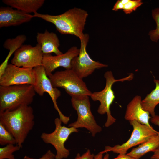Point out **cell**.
<instances>
[{"label": "cell", "mask_w": 159, "mask_h": 159, "mask_svg": "<svg viewBox=\"0 0 159 159\" xmlns=\"http://www.w3.org/2000/svg\"><path fill=\"white\" fill-rule=\"evenodd\" d=\"M34 118L33 109L29 105L0 112V122L13 136L16 145L21 148L34 125Z\"/></svg>", "instance_id": "obj_1"}, {"label": "cell", "mask_w": 159, "mask_h": 159, "mask_svg": "<svg viewBox=\"0 0 159 159\" xmlns=\"http://www.w3.org/2000/svg\"><path fill=\"white\" fill-rule=\"evenodd\" d=\"M33 16L34 17L53 24L61 34L74 35L80 39L84 35L83 32L88 14L84 9L74 7L59 15H51L37 12Z\"/></svg>", "instance_id": "obj_2"}, {"label": "cell", "mask_w": 159, "mask_h": 159, "mask_svg": "<svg viewBox=\"0 0 159 159\" xmlns=\"http://www.w3.org/2000/svg\"><path fill=\"white\" fill-rule=\"evenodd\" d=\"M35 94L34 86L31 85L0 86V112L29 105Z\"/></svg>", "instance_id": "obj_3"}, {"label": "cell", "mask_w": 159, "mask_h": 159, "mask_svg": "<svg viewBox=\"0 0 159 159\" xmlns=\"http://www.w3.org/2000/svg\"><path fill=\"white\" fill-rule=\"evenodd\" d=\"M134 74L130 73L129 75L123 78L116 79L111 71H107L105 73L104 76L106 79V85L102 91L92 93L90 97L94 101H98L100 104L97 110L98 113L100 115L106 114L107 118L105 126L109 127L114 123L116 119L111 115L110 107L113 103L115 96L112 89V86L117 82H123L125 81H130L134 77Z\"/></svg>", "instance_id": "obj_4"}, {"label": "cell", "mask_w": 159, "mask_h": 159, "mask_svg": "<svg viewBox=\"0 0 159 159\" xmlns=\"http://www.w3.org/2000/svg\"><path fill=\"white\" fill-rule=\"evenodd\" d=\"M71 97V104L76 111L77 120L69 124L68 127L76 129L85 128L88 130L92 137H95L102 130V128L97 123L91 110L89 96L76 95Z\"/></svg>", "instance_id": "obj_5"}, {"label": "cell", "mask_w": 159, "mask_h": 159, "mask_svg": "<svg viewBox=\"0 0 159 159\" xmlns=\"http://www.w3.org/2000/svg\"><path fill=\"white\" fill-rule=\"evenodd\" d=\"M48 77L54 87L64 89L71 96L76 95L90 96L92 93L82 79L71 69L57 71Z\"/></svg>", "instance_id": "obj_6"}, {"label": "cell", "mask_w": 159, "mask_h": 159, "mask_svg": "<svg viewBox=\"0 0 159 159\" xmlns=\"http://www.w3.org/2000/svg\"><path fill=\"white\" fill-rule=\"evenodd\" d=\"M54 130L50 133H42L40 138L46 144L52 145L56 151L55 159L67 158L70 154L69 150L64 146V143L69 136L73 133L77 132L79 130L73 127H67L62 125L59 118L54 120Z\"/></svg>", "instance_id": "obj_7"}, {"label": "cell", "mask_w": 159, "mask_h": 159, "mask_svg": "<svg viewBox=\"0 0 159 159\" xmlns=\"http://www.w3.org/2000/svg\"><path fill=\"white\" fill-rule=\"evenodd\" d=\"M129 123L133 129L128 140L121 145H117L113 147L105 146L103 150L104 153L112 151L120 155L125 154L129 149L143 143L154 136L159 135V132L153 128L136 121H130Z\"/></svg>", "instance_id": "obj_8"}, {"label": "cell", "mask_w": 159, "mask_h": 159, "mask_svg": "<svg viewBox=\"0 0 159 159\" xmlns=\"http://www.w3.org/2000/svg\"><path fill=\"white\" fill-rule=\"evenodd\" d=\"M89 39L87 34H84L80 39V46L78 55L71 62V69L81 79L91 74L96 69L107 67L108 65L92 59L87 52L86 47Z\"/></svg>", "instance_id": "obj_9"}, {"label": "cell", "mask_w": 159, "mask_h": 159, "mask_svg": "<svg viewBox=\"0 0 159 159\" xmlns=\"http://www.w3.org/2000/svg\"><path fill=\"white\" fill-rule=\"evenodd\" d=\"M33 69L35 76V82L33 86L36 93L40 96H42L45 92L49 95L54 107L59 114V119L63 124H67L70 120L69 117L64 115L62 112L57 103V100L61 95L60 91L57 88L53 87L42 65L35 67Z\"/></svg>", "instance_id": "obj_10"}, {"label": "cell", "mask_w": 159, "mask_h": 159, "mask_svg": "<svg viewBox=\"0 0 159 159\" xmlns=\"http://www.w3.org/2000/svg\"><path fill=\"white\" fill-rule=\"evenodd\" d=\"M40 45H22L14 53L11 64L16 66L33 69L42 65L43 57Z\"/></svg>", "instance_id": "obj_11"}, {"label": "cell", "mask_w": 159, "mask_h": 159, "mask_svg": "<svg viewBox=\"0 0 159 159\" xmlns=\"http://www.w3.org/2000/svg\"><path fill=\"white\" fill-rule=\"evenodd\" d=\"M35 76L33 69L8 64L0 76V86L29 84L34 85Z\"/></svg>", "instance_id": "obj_12"}, {"label": "cell", "mask_w": 159, "mask_h": 159, "mask_svg": "<svg viewBox=\"0 0 159 159\" xmlns=\"http://www.w3.org/2000/svg\"><path fill=\"white\" fill-rule=\"evenodd\" d=\"M80 49L76 46L69 48L65 53L59 55L52 56L51 54H44L42 66L48 77L56 69L62 67L66 69H71L72 59L79 54Z\"/></svg>", "instance_id": "obj_13"}, {"label": "cell", "mask_w": 159, "mask_h": 159, "mask_svg": "<svg viewBox=\"0 0 159 159\" xmlns=\"http://www.w3.org/2000/svg\"><path fill=\"white\" fill-rule=\"evenodd\" d=\"M33 15L10 7L0 8V27L16 26L28 22L34 18Z\"/></svg>", "instance_id": "obj_14"}, {"label": "cell", "mask_w": 159, "mask_h": 159, "mask_svg": "<svg viewBox=\"0 0 159 159\" xmlns=\"http://www.w3.org/2000/svg\"><path fill=\"white\" fill-rule=\"evenodd\" d=\"M141 97L139 95L135 96L128 104L124 118L129 122L136 121L139 123L146 125L153 128L149 123V120L151 117L149 113L144 110L142 107Z\"/></svg>", "instance_id": "obj_15"}, {"label": "cell", "mask_w": 159, "mask_h": 159, "mask_svg": "<svg viewBox=\"0 0 159 159\" xmlns=\"http://www.w3.org/2000/svg\"><path fill=\"white\" fill-rule=\"evenodd\" d=\"M36 39L37 43L41 46L43 54L53 53L56 55H59L63 53L59 49L60 42L55 33L46 29L43 33H38Z\"/></svg>", "instance_id": "obj_16"}, {"label": "cell", "mask_w": 159, "mask_h": 159, "mask_svg": "<svg viewBox=\"0 0 159 159\" xmlns=\"http://www.w3.org/2000/svg\"><path fill=\"white\" fill-rule=\"evenodd\" d=\"M7 6L27 14L37 12L44 4V0H3Z\"/></svg>", "instance_id": "obj_17"}, {"label": "cell", "mask_w": 159, "mask_h": 159, "mask_svg": "<svg viewBox=\"0 0 159 159\" xmlns=\"http://www.w3.org/2000/svg\"><path fill=\"white\" fill-rule=\"evenodd\" d=\"M159 147V135H157L133 148L126 154L135 159H140L148 152H154Z\"/></svg>", "instance_id": "obj_18"}, {"label": "cell", "mask_w": 159, "mask_h": 159, "mask_svg": "<svg viewBox=\"0 0 159 159\" xmlns=\"http://www.w3.org/2000/svg\"><path fill=\"white\" fill-rule=\"evenodd\" d=\"M153 81L155 84V88L148 94L141 102L143 108L148 112L151 117L156 115L155 109L159 104V80L154 78Z\"/></svg>", "instance_id": "obj_19"}, {"label": "cell", "mask_w": 159, "mask_h": 159, "mask_svg": "<svg viewBox=\"0 0 159 159\" xmlns=\"http://www.w3.org/2000/svg\"><path fill=\"white\" fill-rule=\"evenodd\" d=\"M26 39V36L21 34L13 39H8L4 42L3 47L9 50V54L4 61L0 66V76L4 72L7 66L9 60L13 53L19 48Z\"/></svg>", "instance_id": "obj_20"}, {"label": "cell", "mask_w": 159, "mask_h": 159, "mask_svg": "<svg viewBox=\"0 0 159 159\" xmlns=\"http://www.w3.org/2000/svg\"><path fill=\"white\" fill-rule=\"evenodd\" d=\"M9 144H16V140L11 133L0 122V144L4 145Z\"/></svg>", "instance_id": "obj_21"}, {"label": "cell", "mask_w": 159, "mask_h": 159, "mask_svg": "<svg viewBox=\"0 0 159 159\" xmlns=\"http://www.w3.org/2000/svg\"><path fill=\"white\" fill-rule=\"evenodd\" d=\"M12 144H8L0 148V159H15L13 153L21 148L19 146Z\"/></svg>", "instance_id": "obj_22"}, {"label": "cell", "mask_w": 159, "mask_h": 159, "mask_svg": "<svg viewBox=\"0 0 159 159\" xmlns=\"http://www.w3.org/2000/svg\"><path fill=\"white\" fill-rule=\"evenodd\" d=\"M152 15L156 22V27L155 29L150 30L148 35L152 41L157 42L159 40V8H155L152 10Z\"/></svg>", "instance_id": "obj_23"}, {"label": "cell", "mask_w": 159, "mask_h": 159, "mask_svg": "<svg viewBox=\"0 0 159 159\" xmlns=\"http://www.w3.org/2000/svg\"><path fill=\"white\" fill-rule=\"evenodd\" d=\"M143 4L141 0H128L124 5L122 9L126 14H130L136 10Z\"/></svg>", "instance_id": "obj_24"}, {"label": "cell", "mask_w": 159, "mask_h": 159, "mask_svg": "<svg viewBox=\"0 0 159 159\" xmlns=\"http://www.w3.org/2000/svg\"><path fill=\"white\" fill-rule=\"evenodd\" d=\"M95 155L94 154L91 153L90 150L88 149L82 155L80 153H78L74 159H93Z\"/></svg>", "instance_id": "obj_25"}, {"label": "cell", "mask_w": 159, "mask_h": 159, "mask_svg": "<svg viewBox=\"0 0 159 159\" xmlns=\"http://www.w3.org/2000/svg\"><path fill=\"white\" fill-rule=\"evenodd\" d=\"M128 0H118L115 3L112 8V10L117 11L120 9H123L124 5Z\"/></svg>", "instance_id": "obj_26"}, {"label": "cell", "mask_w": 159, "mask_h": 159, "mask_svg": "<svg viewBox=\"0 0 159 159\" xmlns=\"http://www.w3.org/2000/svg\"><path fill=\"white\" fill-rule=\"evenodd\" d=\"M55 155L51 150H49L41 158L38 159H55Z\"/></svg>", "instance_id": "obj_27"}, {"label": "cell", "mask_w": 159, "mask_h": 159, "mask_svg": "<svg viewBox=\"0 0 159 159\" xmlns=\"http://www.w3.org/2000/svg\"><path fill=\"white\" fill-rule=\"evenodd\" d=\"M104 153L103 151L100 152L95 155L93 159H109V154L106 153L103 156V155Z\"/></svg>", "instance_id": "obj_28"}, {"label": "cell", "mask_w": 159, "mask_h": 159, "mask_svg": "<svg viewBox=\"0 0 159 159\" xmlns=\"http://www.w3.org/2000/svg\"><path fill=\"white\" fill-rule=\"evenodd\" d=\"M150 120L152 123L159 127V115H155L151 117Z\"/></svg>", "instance_id": "obj_29"}, {"label": "cell", "mask_w": 159, "mask_h": 159, "mask_svg": "<svg viewBox=\"0 0 159 159\" xmlns=\"http://www.w3.org/2000/svg\"><path fill=\"white\" fill-rule=\"evenodd\" d=\"M112 159H135L131 156L127 155V154L120 155H118L117 156Z\"/></svg>", "instance_id": "obj_30"}, {"label": "cell", "mask_w": 159, "mask_h": 159, "mask_svg": "<svg viewBox=\"0 0 159 159\" xmlns=\"http://www.w3.org/2000/svg\"><path fill=\"white\" fill-rule=\"evenodd\" d=\"M150 159H159V147L153 152Z\"/></svg>", "instance_id": "obj_31"}, {"label": "cell", "mask_w": 159, "mask_h": 159, "mask_svg": "<svg viewBox=\"0 0 159 159\" xmlns=\"http://www.w3.org/2000/svg\"><path fill=\"white\" fill-rule=\"evenodd\" d=\"M23 159H35L32 158H31L27 156H25L24 158Z\"/></svg>", "instance_id": "obj_32"}]
</instances>
